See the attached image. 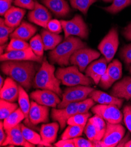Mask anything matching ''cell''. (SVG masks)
I'll list each match as a JSON object with an SVG mask.
<instances>
[{
  "label": "cell",
  "instance_id": "1",
  "mask_svg": "<svg viewBox=\"0 0 131 147\" xmlns=\"http://www.w3.org/2000/svg\"><path fill=\"white\" fill-rule=\"evenodd\" d=\"M2 62L1 69L5 75L18 83L25 89H30L37 69L35 62L7 61Z\"/></svg>",
  "mask_w": 131,
  "mask_h": 147
},
{
  "label": "cell",
  "instance_id": "2",
  "mask_svg": "<svg viewBox=\"0 0 131 147\" xmlns=\"http://www.w3.org/2000/svg\"><path fill=\"white\" fill-rule=\"evenodd\" d=\"M86 47V44L79 38L71 36L49 53V59L52 63H57L62 66H68L72 54Z\"/></svg>",
  "mask_w": 131,
  "mask_h": 147
},
{
  "label": "cell",
  "instance_id": "3",
  "mask_svg": "<svg viewBox=\"0 0 131 147\" xmlns=\"http://www.w3.org/2000/svg\"><path fill=\"white\" fill-rule=\"evenodd\" d=\"M54 73L55 67L50 64L45 59L35 75L34 80V87L38 89L51 90L61 96L62 93L60 88L61 81L56 78Z\"/></svg>",
  "mask_w": 131,
  "mask_h": 147
},
{
  "label": "cell",
  "instance_id": "4",
  "mask_svg": "<svg viewBox=\"0 0 131 147\" xmlns=\"http://www.w3.org/2000/svg\"><path fill=\"white\" fill-rule=\"evenodd\" d=\"M55 76L64 85L75 86L78 85L89 86L92 84L93 80L80 71L78 66L74 65L64 68H58Z\"/></svg>",
  "mask_w": 131,
  "mask_h": 147
},
{
  "label": "cell",
  "instance_id": "5",
  "mask_svg": "<svg viewBox=\"0 0 131 147\" xmlns=\"http://www.w3.org/2000/svg\"><path fill=\"white\" fill-rule=\"evenodd\" d=\"M125 134V128L120 124H107L105 134L100 141H93L94 147H114L124 138Z\"/></svg>",
  "mask_w": 131,
  "mask_h": 147
},
{
  "label": "cell",
  "instance_id": "6",
  "mask_svg": "<svg viewBox=\"0 0 131 147\" xmlns=\"http://www.w3.org/2000/svg\"><path fill=\"white\" fill-rule=\"evenodd\" d=\"M94 89L86 86H75L66 89L62 94V100L58 105V109H63L73 102H78L86 98Z\"/></svg>",
  "mask_w": 131,
  "mask_h": 147
},
{
  "label": "cell",
  "instance_id": "7",
  "mask_svg": "<svg viewBox=\"0 0 131 147\" xmlns=\"http://www.w3.org/2000/svg\"><path fill=\"white\" fill-rule=\"evenodd\" d=\"M60 21L64 31L65 39L72 35L79 36L82 39L88 38V28L79 15H77L69 21L61 20Z\"/></svg>",
  "mask_w": 131,
  "mask_h": 147
},
{
  "label": "cell",
  "instance_id": "8",
  "mask_svg": "<svg viewBox=\"0 0 131 147\" xmlns=\"http://www.w3.org/2000/svg\"><path fill=\"white\" fill-rule=\"evenodd\" d=\"M119 46V37L117 29L112 28L108 34L101 40L98 49L107 59L108 63L113 58Z\"/></svg>",
  "mask_w": 131,
  "mask_h": 147
},
{
  "label": "cell",
  "instance_id": "9",
  "mask_svg": "<svg viewBox=\"0 0 131 147\" xmlns=\"http://www.w3.org/2000/svg\"><path fill=\"white\" fill-rule=\"evenodd\" d=\"M100 56V53L90 48H81L76 51L70 58V63L78 67L80 71L85 70L90 63Z\"/></svg>",
  "mask_w": 131,
  "mask_h": 147
},
{
  "label": "cell",
  "instance_id": "10",
  "mask_svg": "<svg viewBox=\"0 0 131 147\" xmlns=\"http://www.w3.org/2000/svg\"><path fill=\"white\" fill-rule=\"evenodd\" d=\"M116 105H98L91 109L95 114L100 115L108 123L120 124L123 119V114Z\"/></svg>",
  "mask_w": 131,
  "mask_h": 147
},
{
  "label": "cell",
  "instance_id": "11",
  "mask_svg": "<svg viewBox=\"0 0 131 147\" xmlns=\"http://www.w3.org/2000/svg\"><path fill=\"white\" fill-rule=\"evenodd\" d=\"M122 74V66L121 63L117 59L113 60L108 66L107 69L102 76L99 85L105 89L109 88L116 80H119Z\"/></svg>",
  "mask_w": 131,
  "mask_h": 147
},
{
  "label": "cell",
  "instance_id": "12",
  "mask_svg": "<svg viewBox=\"0 0 131 147\" xmlns=\"http://www.w3.org/2000/svg\"><path fill=\"white\" fill-rule=\"evenodd\" d=\"M43 57L35 55L31 48H29L21 51H13L7 52L1 55L0 60L1 62L7 61H34L41 63Z\"/></svg>",
  "mask_w": 131,
  "mask_h": 147
},
{
  "label": "cell",
  "instance_id": "13",
  "mask_svg": "<svg viewBox=\"0 0 131 147\" xmlns=\"http://www.w3.org/2000/svg\"><path fill=\"white\" fill-rule=\"evenodd\" d=\"M30 96L38 104L53 108H55L61 102L58 95L50 90H37L32 92Z\"/></svg>",
  "mask_w": 131,
  "mask_h": 147
},
{
  "label": "cell",
  "instance_id": "14",
  "mask_svg": "<svg viewBox=\"0 0 131 147\" xmlns=\"http://www.w3.org/2000/svg\"><path fill=\"white\" fill-rule=\"evenodd\" d=\"M51 17L48 10L37 1H35L34 9L29 12L28 16L30 21L45 29H47L48 24L51 20Z\"/></svg>",
  "mask_w": 131,
  "mask_h": 147
},
{
  "label": "cell",
  "instance_id": "15",
  "mask_svg": "<svg viewBox=\"0 0 131 147\" xmlns=\"http://www.w3.org/2000/svg\"><path fill=\"white\" fill-rule=\"evenodd\" d=\"M5 130L7 134V138L2 144L1 146H7L8 145H10V146H14V145L22 146L25 147L35 146V145L27 141L24 137L21 131V124H18L13 128Z\"/></svg>",
  "mask_w": 131,
  "mask_h": 147
},
{
  "label": "cell",
  "instance_id": "16",
  "mask_svg": "<svg viewBox=\"0 0 131 147\" xmlns=\"http://www.w3.org/2000/svg\"><path fill=\"white\" fill-rule=\"evenodd\" d=\"M79 106L78 102H73L63 109H53L51 112L52 119L55 121H58L59 123L61 129H63L68 120L78 113V108Z\"/></svg>",
  "mask_w": 131,
  "mask_h": 147
},
{
  "label": "cell",
  "instance_id": "17",
  "mask_svg": "<svg viewBox=\"0 0 131 147\" xmlns=\"http://www.w3.org/2000/svg\"><path fill=\"white\" fill-rule=\"evenodd\" d=\"M29 119L32 124L37 125L42 123L49 121V108L48 106L38 104L33 101L29 113Z\"/></svg>",
  "mask_w": 131,
  "mask_h": 147
},
{
  "label": "cell",
  "instance_id": "18",
  "mask_svg": "<svg viewBox=\"0 0 131 147\" xmlns=\"http://www.w3.org/2000/svg\"><path fill=\"white\" fill-rule=\"evenodd\" d=\"M107 63L105 57L92 62L85 70L86 76L91 78L94 82L98 84L107 69Z\"/></svg>",
  "mask_w": 131,
  "mask_h": 147
},
{
  "label": "cell",
  "instance_id": "19",
  "mask_svg": "<svg viewBox=\"0 0 131 147\" xmlns=\"http://www.w3.org/2000/svg\"><path fill=\"white\" fill-rule=\"evenodd\" d=\"M59 128L60 124L56 122L42 125L40 130L42 143L40 145L52 146L51 144L56 141Z\"/></svg>",
  "mask_w": 131,
  "mask_h": 147
},
{
  "label": "cell",
  "instance_id": "20",
  "mask_svg": "<svg viewBox=\"0 0 131 147\" xmlns=\"http://www.w3.org/2000/svg\"><path fill=\"white\" fill-rule=\"evenodd\" d=\"M19 92V86L15 80L9 77L5 79L4 86L1 89L0 97L10 102H15L18 99Z\"/></svg>",
  "mask_w": 131,
  "mask_h": 147
},
{
  "label": "cell",
  "instance_id": "21",
  "mask_svg": "<svg viewBox=\"0 0 131 147\" xmlns=\"http://www.w3.org/2000/svg\"><path fill=\"white\" fill-rule=\"evenodd\" d=\"M111 94L114 97L127 100L131 98V77H125L116 83L113 86Z\"/></svg>",
  "mask_w": 131,
  "mask_h": 147
},
{
  "label": "cell",
  "instance_id": "22",
  "mask_svg": "<svg viewBox=\"0 0 131 147\" xmlns=\"http://www.w3.org/2000/svg\"><path fill=\"white\" fill-rule=\"evenodd\" d=\"M89 96L95 102L100 105H113L121 108L124 102V100L122 98L114 97L112 95H109L99 90H94Z\"/></svg>",
  "mask_w": 131,
  "mask_h": 147
},
{
  "label": "cell",
  "instance_id": "23",
  "mask_svg": "<svg viewBox=\"0 0 131 147\" xmlns=\"http://www.w3.org/2000/svg\"><path fill=\"white\" fill-rule=\"evenodd\" d=\"M25 13L26 11L22 8L11 7L4 15L5 24L13 28L18 26Z\"/></svg>",
  "mask_w": 131,
  "mask_h": 147
},
{
  "label": "cell",
  "instance_id": "24",
  "mask_svg": "<svg viewBox=\"0 0 131 147\" xmlns=\"http://www.w3.org/2000/svg\"><path fill=\"white\" fill-rule=\"evenodd\" d=\"M42 1L57 17H65L70 11L69 6L65 0H42Z\"/></svg>",
  "mask_w": 131,
  "mask_h": 147
},
{
  "label": "cell",
  "instance_id": "25",
  "mask_svg": "<svg viewBox=\"0 0 131 147\" xmlns=\"http://www.w3.org/2000/svg\"><path fill=\"white\" fill-rule=\"evenodd\" d=\"M37 31V28L26 22H22L10 35L12 38H17L27 41L30 39Z\"/></svg>",
  "mask_w": 131,
  "mask_h": 147
},
{
  "label": "cell",
  "instance_id": "26",
  "mask_svg": "<svg viewBox=\"0 0 131 147\" xmlns=\"http://www.w3.org/2000/svg\"><path fill=\"white\" fill-rule=\"evenodd\" d=\"M41 38L45 51L54 49L62 40V36L51 32L47 29L42 31Z\"/></svg>",
  "mask_w": 131,
  "mask_h": 147
},
{
  "label": "cell",
  "instance_id": "27",
  "mask_svg": "<svg viewBox=\"0 0 131 147\" xmlns=\"http://www.w3.org/2000/svg\"><path fill=\"white\" fill-rule=\"evenodd\" d=\"M19 97H18V103L20 108L22 111L25 115V123L28 125H30V121L29 119V113L31 108V103L30 102L28 95L24 89V87L21 86H19Z\"/></svg>",
  "mask_w": 131,
  "mask_h": 147
},
{
  "label": "cell",
  "instance_id": "28",
  "mask_svg": "<svg viewBox=\"0 0 131 147\" xmlns=\"http://www.w3.org/2000/svg\"><path fill=\"white\" fill-rule=\"evenodd\" d=\"M25 118V115L20 108L12 113L8 117L4 120V127L5 129L16 127Z\"/></svg>",
  "mask_w": 131,
  "mask_h": 147
},
{
  "label": "cell",
  "instance_id": "29",
  "mask_svg": "<svg viewBox=\"0 0 131 147\" xmlns=\"http://www.w3.org/2000/svg\"><path fill=\"white\" fill-rule=\"evenodd\" d=\"M95 127L98 133V141L102 139L107 129V125L104 119L98 114H95L88 120Z\"/></svg>",
  "mask_w": 131,
  "mask_h": 147
},
{
  "label": "cell",
  "instance_id": "30",
  "mask_svg": "<svg viewBox=\"0 0 131 147\" xmlns=\"http://www.w3.org/2000/svg\"><path fill=\"white\" fill-rule=\"evenodd\" d=\"M0 103V119L1 120H5L12 113L18 108L17 104L3 99H1Z\"/></svg>",
  "mask_w": 131,
  "mask_h": 147
},
{
  "label": "cell",
  "instance_id": "31",
  "mask_svg": "<svg viewBox=\"0 0 131 147\" xmlns=\"http://www.w3.org/2000/svg\"><path fill=\"white\" fill-rule=\"evenodd\" d=\"M22 133L25 139L34 145H40L42 143L41 136L38 134L33 130L29 128L28 127H25L24 124H21Z\"/></svg>",
  "mask_w": 131,
  "mask_h": 147
},
{
  "label": "cell",
  "instance_id": "32",
  "mask_svg": "<svg viewBox=\"0 0 131 147\" xmlns=\"http://www.w3.org/2000/svg\"><path fill=\"white\" fill-rule=\"evenodd\" d=\"M83 127L75 125H69L61 136L62 140L73 139L82 136L84 129Z\"/></svg>",
  "mask_w": 131,
  "mask_h": 147
},
{
  "label": "cell",
  "instance_id": "33",
  "mask_svg": "<svg viewBox=\"0 0 131 147\" xmlns=\"http://www.w3.org/2000/svg\"><path fill=\"white\" fill-rule=\"evenodd\" d=\"M130 5H131V0H113L112 5L104 8V9L111 13L115 14Z\"/></svg>",
  "mask_w": 131,
  "mask_h": 147
},
{
  "label": "cell",
  "instance_id": "34",
  "mask_svg": "<svg viewBox=\"0 0 131 147\" xmlns=\"http://www.w3.org/2000/svg\"><path fill=\"white\" fill-rule=\"evenodd\" d=\"M30 48L35 55L39 57H43V51H44V45L42 42L41 36L36 35L33 37L30 42Z\"/></svg>",
  "mask_w": 131,
  "mask_h": 147
},
{
  "label": "cell",
  "instance_id": "35",
  "mask_svg": "<svg viewBox=\"0 0 131 147\" xmlns=\"http://www.w3.org/2000/svg\"><path fill=\"white\" fill-rule=\"evenodd\" d=\"M72 8L79 10L84 15H86L90 7L97 0H69Z\"/></svg>",
  "mask_w": 131,
  "mask_h": 147
},
{
  "label": "cell",
  "instance_id": "36",
  "mask_svg": "<svg viewBox=\"0 0 131 147\" xmlns=\"http://www.w3.org/2000/svg\"><path fill=\"white\" fill-rule=\"evenodd\" d=\"M91 114L89 112L87 113H77L68 120L67 124L68 125H80L85 127Z\"/></svg>",
  "mask_w": 131,
  "mask_h": 147
},
{
  "label": "cell",
  "instance_id": "37",
  "mask_svg": "<svg viewBox=\"0 0 131 147\" xmlns=\"http://www.w3.org/2000/svg\"><path fill=\"white\" fill-rule=\"evenodd\" d=\"M29 48H30V45L26 41L20 39L12 38L7 46L6 51L7 52H10L25 50Z\"/></svg>",
  "mask_w": 131,
  "mask_h": 147
},
{
  "label": "cell",
  "instance_id": "38",
  "mask_svg": "<svg viewBox=\"0 0 131 147\" xmlns=\"http://www.w3.org/2000/svg\"><path fill=\"white\" fill-rule=\"evenodd\" d=\"M14 30V28L10 27L5 24L4 19L0 20V44L4 45L8 39V36Z\"/></svg>",
  "mask_w": 131,
  "mask_h": 147
},
{
  "label": "cell",
  "instance_id": "39",
  "mask_svg": "<svg viewBox=\"0 0 131 147\" xmlns=\"http://www.w3.org/2000/svg\"><path fill=\"white\" fill-rule=\"evenodd\" d=\"M83 132L90 141L92 142L98 141V133L94 125L89 120L84 128Z\"/></svg>",
  "mask_w": 131,
  "mask_h": 147
},
{
  "label": "cell",
  "instance_id": "40",
  "mask_svg": "<svg viewBox=\"0 0 131 147\" xmlns=\"http://www.w3.org/2000/svg\"><path fill=\"white\" fill-rule=\"evenodd\" d=\"M95 102V101L91 97L79 102L78 113H88L89 110L94 106Z\"/></svg>",
  "mask_w": 131,
  "mask_h": 147
},
{
  "label": "cell",
  "instance_id": "41",
  "mask_svg": "<svg viewBox=\"0 0 131 147\" xmlns=\"http://www.w3.org/2000/svg\"><path fill=\"white\" fill-rule=\"evenodd\" d=\"M47 29L51 32L60 34L62 31V26L60 21L57 20H51L48 24Z\"/></svg>",
  "mask_w": 131,
  "mask_h": 147
},
{
  "label": "cell",
  "instance_id": "42",
  "mask_svg": "<svg viewBox=\"0 0 131 147\" xmlns=\"http://www.w3.org/2000/svg\"><path fill=\"white\" fill-rule=\"evenodd\" d=\"M120 56L124 62L128 65L131 64V44L125 46L120 52Z\"/></svg>",
  "mask_w": 131,
  "mask_h": 147
},
{
  "label": "cell",
  "instance_id": "43",
  "mask_svg": "<svg viewBox=\"0 0 131 147\" xmlns=\"http://www.w3.org/2000/svg\"><path fill=\"white\" fill-rule=\"evenodd\" d=\"M124 123L128 129L129 133H131V105H128L124 109Z\"/></svg>",
  "mask_w": 131,
  "mask_h": 147
},
{
  "label": "cell",
  "instance_id": "44",
  "mask_svg": "<svg viewBox=\"0 0 131 147\" xmlns=\"http://www.w3.org/2000/svg\"><path fill=\"white\" fill-rule=\"evenodd\" d=\"M14 3L18 7L30 10L34 9L35 7V1L33 0H14Z\"/></svg>",
  "mask_w": 131,
  "mask_h": 147
},
{
  "label": "cell",
  "instance_id": "45",
  "mask_svg": "<svg viewBox=\"0 0 131 147\" xmlns=\"http://www.w3.org/2000/svg\"><path fill=\"white\" fill-rule=\"evenodd\" d=\"M75 147H94L92 141L85 140L81 137H76L73 138Z\"/></svg>",
  "mask_w": 131,
  "mask_h": 147
},
{
  "label": "cell",
  "instance_id": "46",
  "mask_svg": "<svg viewBox=\"0 0 131 147\" xmlns=\"http://www.w3.org/2000/svg\"><path fill=\"white\" fill-rule=\"evenodd\" d=\"M13 0H0V14L4 16L5 13L11 7Z\"/></svg>",
  "mask_w": 131,
  "mask_h": 147
},
{
  "label": "cell",
  "instance_id": "47",
  "mask_svg": "<svg viewBox=\"0 0 131 147\" xmlns=\"http://www.w3.org/2000/svg\"><path fill=\"white\" fill-rule=\"evenodd\" d=\"M56 147H75L73 139L60 140L54 144Z\"/></svg>",
  "mask_w": 131,
  "mask_h": 147
},
{
  "label": "cell",
  "instance_id": "48",
  "mask_svg": "<svg viewBox=\"0 0 131 147\" xmlns=\"http://www.w3.org/2000/svg\"><path fill=\"white\" fill-rule=\"evenodd\" d=\"M7 138V134L4 127V122H0V145L1 146Z\"/></svg>",
  "mask_w": 131,
  "mask_h": 147
},
{
  "label": "cell",
  "instance_id": "49",
  "mask_svg": "<svg viewBox=\"0 0 131 147\" xmlns=\"http://www.w3.org/2000/svg\"><path fill=\"white\" fill-rule=\"evenodd\" d=\"M123 35L127 40H131V22L124 28Z\"/></svg>",
  "mask_w": 131,
  "mask_h": 147
},
{
  "label": "cell",
  "instance_id": "50",
  "mask_svg": "<svg viewBox=\"0 0 131 147\" xmlns=\"http://www.w3.org/2000/svg\"><path fill=\"white\" fill-rule=\"evenodd\" d=\"M129 133H128L126 137H125L121 140V141L118 143V144L116 146H125V144L129 141Z\"/></svg>",
  "mask_w": 131,
  "mask_h": 147
},
{
  "label": "cell",
  "instance_id": "51",
  "mask_svg": "<svg viewBox=\"0 0 131 147\" xmlns=\"http://www.w3.org/2000/svg\"><path fill=\"white\" fill-rule=\"evenodd\" d=\"M4 82H5L4 79L1 76H0V89H1L3 86H4Z\"/></svg>",
  "mask_w": 131,
  "mask_h": 147
},
{
  "label": "cell",
  "instance_id": "52",
  "mask_svg": "<svg viewBox=\"0 0 131 147\" xmlns=\"http://www.w3.org/2000/svg\"><path fill=\"white\" fill-rule=\"evenodd\" d=\"M6 47V45H5V44H4V45H1V51H0V52H1V55H3V50L4 49V48Z\"/></svg>",
  "mask_w": 131,
  "mask_h": 147
},
{
  "label": "cell",
  "instance_id": "53",
  "mask_svg": "<svg viewBox=\"0 0 131 147\" xmlns=\"http://www.w3.org/2000/svg\"><path fill=\"white\" fill-rule=\"evenodd\" d=\"M126 147H131V140H129L125 145Z\"/></svg>",
  "mask_w": 131,
  "mask_h": 147
},
{
  "label": "cell",
  "instance_id": "54",
  "mask_svg": "<svg viewBox=\"0 0 131 147\" xmlns=\"http://www.w3.org/2000/svg\"><path fill=\"white\" fill-rule=\"evenodd\" d=\"M106 3H111L113 1V0H103Z\"/></svg>",
  "mask_w": 131,
  "mask_h": 147
},
{
  "label": "cell",
  "instance_id": "55",
  "mask_svg": "<svg viewBox=\"0 0 131 147\" xmlns=\"http://www.w3.org/2000/svg\"><path fill=\"white\" fill-rule=\"evenodd\" d=\"M129 72H130V73L131 74V66H130V68H129Z\"/></svg>",
  "mask_w": 131,
  "mask_h": 147
}]
</instances>
